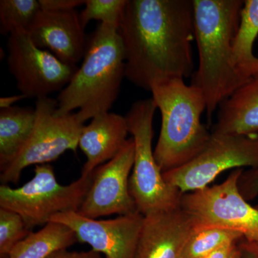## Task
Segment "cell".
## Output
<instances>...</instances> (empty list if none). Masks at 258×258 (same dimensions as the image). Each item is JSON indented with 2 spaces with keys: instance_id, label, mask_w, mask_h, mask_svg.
Masks as SVG:
<instances>
[{
  "instance_id": "obj_1",
  "label": "cell",
  "mask_w": 258,
  "mask_h": 258,
  "mask_svg": "<svg viewBox=\"0 0 258 258\" xmlns=\"http://www.w3.org/2000/svg\"><path fill=\"white\" fill-rule=\"evenodd\" d=\"M118 32L134 86L192 76L193 0H127Z\"/></svg>"
},
{
  "instance_id": "obj_2",
  "label": "cell",
  "mask_w": 258,
  "mask_h": 258,
  "mask_svg": "<svg viewBox=\"0 0 258 258\" xmlns=\"http://www.w3.org/2000/svg\"><path fill=\"white\" fill-rule=\"evenodd\" d=\"M193 3L199 67L191 84L203 93L210 120L222 102L249 81L236 67L233 53L244 1L193 0Z\"/></svg>"
},
{
  "instance_id": "obj_3",
  "label": "cell",
  "mask_w": 258,
  "mask_h": 258,
  "mask_svg": "<svg viewBox=\"0 0 258 258\" xmlns=\"http://www.w3.org/2000/svg\"><path fill=\"white\" fill-rule=\"evenodd\" d=\"M124 78V50L118 29L101 23L90 39L82 64L57 97V113L79 109L83 123L108 113Z\"/></svg>"
},
{
  "instance_id": "obj_4",
  "label": "cell",
  "mask_w": 258,
  "mask_h": 258,
  "mask_svg": "<svg viewBox=\"0 0 258 258\" xmlns=\"http://www.w3.org/2000/svg\"><path fill=\"white\" fill-rule=\"evenodd\" d=\"M150 91L161 115L154 157L164 173L187 164L208 146L212 132L201 121L206 100L200 88L184 79L155 83Z\"/></svg>"
},
{
  "instance_id": "obj_5",
  "label": "cell",
  "mask_w": 258,
  "mask_h": 258,
  "mask_svg": "<svg viewBox=\"0 0 258 258\" xmlns=\"http://www.w3.org/2000/svg\"><path fill=\"white\" fill-rule=\"evenodd\" d=\"M157 109L152 98L139 100L132 105L125 116L134 142L129 190L137 211L143 215L179 208L183 195L166 182L154 157L153 121Z\"/></svg>"
},
{
  "instance_id": "obj_6",
  "label": "cell",
  "mask_w": 258,
  "mask_h": 258,
  "mask_svg": "<svg viewBox=\"0 0 258 258\" xmlns=\"http://www.w3.org/2000/svg\"><path fill=\"white\" fill-rule=\"evenodd\" d=\"M93 173L68 185L60 184L49 164L35 166V175L19 188L0 186V208L19 214L32 230L57 214L79 212L92 183Z\"/></svg>"
},
{
  "instance_id": "obj_7",
  "label": "cell",
  "mask_w": 258,
  "mask_h": 258,
  "mask_svg": "<svg viewBox=\"0 0 258 258\" xmlns=\"http://www.w3.org/2000/svg\"><path fill=\"white\" fill-rule=\"evenodd\" d=\"M36 121L33 132L16 158L2 169L3 184H17L25 168L49 164L67 151L79 147L84 123L77 113L59 114L57 101L50 97L37 98Z\"/></svg>"
},
{
  "instance_id": "obj_8",
  "label": "cell",
  "mask_w": 258,
  "mask_h": 258,
  "mask_svg": "<svg viewBox=\"0 0 258 258\" xmlns=\"http://www.w3.org/2000/svg\"><path fill=\"white\" fill-rule=\"evenodd\" d=\"M244 169H236L220 184L183 194L180 208L201 225L216 226L241 234L243 240L258 243V210L238 189Z\"/></svg>"
},
{
  "instance_id": "obj_9",
  "label": "cell",
  "mask_w": 258,
  "mask_h": 258,
  "mask_svg": "<svg viewBox=\"0 0 258 258\" xmlns=\"http://www.w3.org/2000/svg\"><path fill=\"white\" fill-rule=\"evenodd\" d=\"M243 167L258 168V134H212L198 157L163 176L168 184L184 194L207 187L223 171Z\"/></svg>"
},
{
  "instance_id": "obj_10",
  "label": "cell",
  "mask_w": 258,
  "mask_h": 258,
  "mask_svg": "<svg viewBox=\"0 0 258 258\" xmlns=\"http://www.w3.org/2000/svg\"><path fill=\"white\" fill-rule=\"evenodd\" d=\"M7 49L8 69L26 98L47 97L62 91L79 69L37 47L25 30H18L8 37Z\"/></svg>"
},
{
  "instance_id": "obj_11",
  "label": "cell",
  "mask_w": 258,
  "mask_h": 258,
  "mask_svg": "<svg viewBox=\"0 0 258 258\" xmlns=\"http://www.w3.org/2000/svg\"><path fill=\"white\" fill-rule=\"evenodd\" d=\"M134 161V142L130 138L113 159L93 171L91 187L78 213L96 220L111 215L121 216L138 212L129 190Z\"/></svg>"
},
{
  "instance_id": "obj_12",
  "label": "cell",
  "mask_w": 258,
  "mask_h": 258,
  "mask_svg": "<svg viewBox=\"0 0 258 258\" xmlns=\"http://www.w3.org/2000/svg\"><path fill=\"white\" fill-rule=\"evenodd\" d=\"M143 220L144 215L139 212L98 220L71 212L57 214L50 222L68 226L79 242L90 244L105 258H134Z\"/></svg>"
},
{
  "instance_id": "obj_13",
  "label": "cell",
  "mask_w": 258,
  "mask_h": 258,
  "mask_svg": "<svg viewBox=\"0 0 258 258\" xmlns=\"http://www.w3.org/2000/svg\"><path fill=\"white\" fill-rule=\"evenodd\" d=\"M84 29L76 10H41L27 32L37 47L50 50L62 62L76 66L87 48Z\"/></svg>"
},
{
  "instance_id": "obj_14",
  "label": "cell",
  "mask_w": 258,
  "mask_h": 258,
  "mask_svg": "<svg viewBox=\"0 0 258 258\" xmlns=\"http://www.w3.org/2000/svg\"><path fill=\"white\" fill-rule=\"evenodd\" d=\"M197 224L180 207L144 215L134 258H181Z\"/></svg>"
},
{
  "instance_id": "obj_15",
  "label": "cell",
  "mask_w": 258,
  "mask_h": 258,
  "mask_svg": "<svg viewBox=\"0 0 258 258\" xmlns=\"http://www.w3.org/2000/svg\"><path fill=\"white\" fill-rule=\"evenodd\" d=\"M128 124L125 116L108 112L95 117L83 126L79 147L87 157L81 175L92 174L98 166L113 159L128 139Z\"/></svg>"
},
{
  "instance_id": "obj_16",
  "label": "cell",
  "mask_w": 258,
  "mask_h": 258,
  "mask_svg": "<svg viewBox=\"0 0 258 258\" xmlns=\"http://www.w3.org/2000/svg\"><path fill=\"white\" fill-rule=\"evenodd\" d=\"M212 134H258V73L220 105Z\"/></svg>"
},
{
  "instance_id": "obj_17",
  "label": "cell",
  "mask_w": 258,
  "mask_h": 258,
  "mask_svg": "<svg viewBox=\"0 0 258 258\" xmlns=\"http://www.w3.org/2000/svg\"><path fill=\"white\" fill-rule=\"evenodd\" d=\"M36 121L35 108L14 106L0 111V166L9 165L28 142Z\"/></svg>"
},
{
  "instance_id": "obj_18",
  "label": "cell",
  "mask_w": 258,
  "mask_h": 258,
  "mask_svg": "<svg viewBox=\"0 0 258 258\" xmlns=\"http://www.w3.org/2000/svg\"><path fill=\"white\" fill-rule=\"evenodd\" d=\"M77 242L76 234L68 226L50 222L19 242L8 258H48Z\"/></svg>"
},
{
  "instance_id": "obj_19",
  "label": "cell",
  "mask_w": 258,
  "mask_h": 258,
  "mask_svg": "<svg viewBox=\"0 0 258 258\" xmlns=\"http://www.w3.org/2000/svg\"><path fill=\"white\" fill-rule=\"evenodd\" d=\"M258 37V0H245L241 10L240 24L233 41L236 67L249 80L258 73V57L253 45Z\"/></svg>"
},
{
  "instance_id": "obj_20",
  "label": "cell",
  "mask_w": 258,
  "mask_h": 258,
  "mask_svg": "<svg viewBox=\"0 0 258 258\" xmlns=\"http://www.w3.org/2000/svg\"><path fill=\"white\" fill-rule=\"evenodd\" d=\"M243 239L235 231L198 223L186 242L181 258H203L224 246Z\"/></svg>"
},
{
  "instance_id": "obj_21",
  "label": "cell",
  "mask_w": 258,
  "mask_h": 258,
  "mask_svg": "<svg viewBox=\"0 0 258 258\" xmlns=\"http://www.w3.org/2000/svg\"><path fill=\"white\" fill-rule=\"evenodd\" d=\"M41 10L39 0H1L0 32L9 37L18 30L28 31Z\"/></svg>"
},
{
  "instance_id": "obj_22",
  "label": "cell",
  "mask_w": 258,
  "mask_h": 258,
  "mask_svg": "<svg viewBox=\"0 0 258 258\" xmlns=\"http://www.w3.org/2000/svg\"><path fill=\"white\" fill-rule=\"evenodd\" d=\"M127 0H86L85 9L80 14L81 23L86 28L91 20L119 28Z\"/></svg>"
},
{
  "instance_id": "obj_23",
  "label": "cell",
  "mask_w": 258,
  "mask_h": 258,
  "mask_svg": "<svg viewBox=\"0 0 258 258\" xmlns=\"http://www.w3.org/2000/svg\"><path fill=\"white\" fill-rule=\"evenodd\" d=\"M31 233L16 212L0 208V256L8 258L15 246Z\"/></svg>"
},
{
  "instance_id": "obj_24",
  "label": "cell",
  "mask_w": 258,
  "mask_h": 258,
  "mask_svg": "<svg viewBox=\"0 0 258 258\" xmlns=\"http://www.w3.org/2000/svg\"><path fill=\"white\" fill-rule=\"evenodd\" d=\"M238 189L247 202L258 196V168L243 170L238 180Z\"/></svg>"
},
{
  "instance_id": "obj_25",
  "label": "cell",
  "mask_w": 258,
  "mask_h": 258,
  "mask_svg": "<svg viewBox=\"0 0 258 258\" xmlns=\"http://www.w3.org/2000/svg\"><path fill=\"white\" fill-rule=\"evenodd\" d=\"M41 9L44 10H76L81 5L86 4V0H39Z\"/></svg>"
},
{
  "instance_id": "obj_26",
  "label": "cell",
  "mask_w": 258,
  "mask_h": 258,
  "mask_svg": "<svg viewBox=\"0 0 258 258\" xmlns=\"http://www.w3.org/2000/svg\"><path fill=\"white\" fill-rule=\"evenodd\" d=\"M48 258H103L101 254L95 252L93 249L89 251H77L67 250L66 249H61V250L55 252V253L51 254Z\"/></svg>"
},
{
  "instance_id": "obj_27",
  "label": "cell",
  "mask_w": 258,
  "mask_h": 258,
  "mask_svg": "<svg viewBox=\"0 0 258 258\" xmlns=\"http://www.w3.org/2000/svg\"><path fill=\"white\" fill-rule=\"evenodd\" d=\"M239 242L227 244L203 258H233L239 249Z\"/></svg>"
},
{
  "instance_id": "obj_28",
  "label": "cell",
  "mask_w": 258,
  "mask_h": 258,
  "mask_svg": "<svg viewBox=\"0 0 258 258\" xmlns=\"http://www.w3.org/2000/svg\"><path fill=\"white\" fill-rule=\"evenodd\" d=\"M239 248H240L241 257L258 258V252L253 244L242 240L239 243Z\"/></svg>"
},
{
  "instance_id": "obj_29",
  "label": "cell",
  "mask_w": 258,
  "mask_h": 258,
  "mask_svg": "<svg viewBox=\"0 0 258 258\" xmlns=\"http://www.w3.org/2000/svg\"><path fill=\"white\" fill-rule=\"evenodd\" d=\"M25 98H26V97L23 94L2 97L0 98V108H1V109L9 108L10 107L14 106L15 103L17 102L25 99Z\"/></svg>"
},
{
  "instance_id": "obj_30",
  "label": "cell",
  "mask_w": 258,
  "mask_h": 258,
  "mask_svg": "<svg viewBox=\"0 0 258 258\" xmlns=\"http://www.w3.org/2000/svg\"><path fill=\"white\" fill-rule=\"evenodd\" d=\"M233 258H242L241 257L240 248H239L238 251H237V253L235 254V255L234 256Z\"/></svg>"
},
{
  "instance_id": "obj_31",
  "label": "cell",
  "mask_w": 258,
  "mask_h": 258,
  "mask_svg": "<svg viewBox=\"0 0 258 258\" xmlns=\"http://www.w3.org/2000/svg\"><path fill=\"white\" fill-rule=\"evenodd\" d=\"M252 244H254V247H255L256 250H257V252H258V243H257V244L252 243Z\"/></svg>"
},
{
  "instance_id": "obj_32",
  "label": "cell",
  "mask_w": 258,
  "mask_h": 258,
  "mask_svg": "<svg viewBox=\"0 0 258 258\" xmlns=\"http://www.w3.org/2000/svg\"><path fill=\"white\" fill-rule=\"evenodd\" d=\"M255 208H257V210H258V204H257V205H256Z\"/></svg>"
}]
</instances>
